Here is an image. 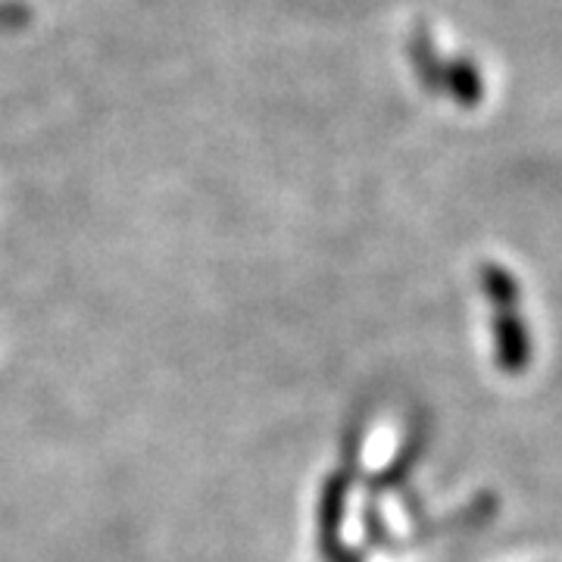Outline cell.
<instances>
[{"instance_id": "1", "label": "cell", "mask_w": 562, "mask_h": 562, "mask_svg": "<svg viewBox=\"0 0 562 562\" xmlns=\"http://www.w3.org/2000/svg\"><path fill=\"white\" fill-rule=\"evenodd\" d=\"M344 501H347V479L344 475L328 479L319 503V547L328 562H353V557H347L341 547Z\"/></svg>"}, {"instance_id": "2", "label": "cell", "mask_w": 562, "mask_h": 562, "mask_svg": "<svg viewBox=\"0 0 562 562\" xmlns=\"http://www.w3.org/2000/svg\"><path fill=\"white\" fill-rule=\"evenodd\" d=\"M494 335H497V360L503 372H522L531 357V344L525 331L522 319L516 316V310H497L494 313Z\"/></svg>"}, {"instance_id": "3", "label": "cell", "mask_w": 562, "mask_h": 562, "mask_svg": "<svg viewBox=\"0 0 562 562\" xmlns=\"http://www.w3.org/2000/svg\"><path fill=\"white\" fill-rule=\"evenodd\" d=\"M482 284L484 294L494 303V310H516V303H519V284H516V279L506 269H501V266H484Z\"/></svg>"}]
</instances>
